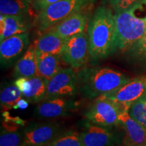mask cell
<instances>
[{"label": "cell", "mask_w": 146, "mask_h": 146, "mask_svg": "<svg viewBox=\"0 0 146 146\" xmlns=\"http://www.w3.org/2000/svg\"><path fill=\"white\" fill-rule=\"evenodd\" d=\"M87 33L93 60L105 59L116 50L114 14L108 7L102 5L94 10Z\"/></svg>", "instance_id": "obj_1"}, {"label": "cell", "mask_w": 146, "mask_h": 146, "mask_svg": "<svg viewBox=\"0 0 146 146\" xmlns=\"http://www.w3.org/2000/svg\"><path fill=\"white\" fill-rule=\"evenodd\" d=\"M77 74L78 90L83 98L94 99L127 84L130 78L112 68H82Z\"/></svg>", "instance_id": "obj_2"}, {"label": "cell", "mask_w": 146, "mask_h": 146, "mask_svg": "<svg viewBox=\"0 0 146 146\" xmlns=\"http://www.w3.org/2000/svg\"><path fill=\"white\" fill-rule=\"evenodd\" d=\"M116 49L127 52L146 33V0L114 13Z\"/></svg>", "instance_id": "obj_3"}, {"label": "cell", "mask_w": 146, "mask_h": 146, "mask_svg": "<svg viewBox=\"0 0 146 146\" xmlns=\"http://www.w3.org/2000/svg\"><path fill=\"white\" fill-rule=\"evenodd\" d=\"M92 4L91 0H60L38 12L34 25L42 33L71 14Z\"/></svg>", "instance_id": "obj_4"}, {"label": "cell", "mask_w": 146, "mask_h": 146, "mask_svg": "<svg viewBox=\"0 0 146 146\" xmlns=\"http://www.w3.org/2000/svg\"><path fill=\"white\" fill-rule=\"evenodd\" d=\"M120 110L118 106L104 96L96 98L85 116L89 122L102 127H110L120 125Z\"/></svg>", "instance_id": "obj_5"}, {"label": "cell", "mask_w": 146, "mask_h": 146, "mask_svg": "<svg viewBox=\"0 0 146 146\" xmlns=\"http://www.w3.org/2000/svg\"><path fill=\"white\" fill-rule=\"evenodd\" d=\"M89 56L88 35L83 32L66 40L61 59L71 68L78 69L85 66Z\"/></svg>", "instance_id": "obj_6"}, {"label": "cell", "mask_w": 146, "mask_h": 146, "mask_svg": "<svg viewBox=\"0 0 146 146\" xmlns=\"http://www.w3.org/2000/svg\"><path fill=\"white\" fill-rule=\"evenodd\" d=\"M146 93V79L143 77L135 78L116 90L104 94L116 104L120 112H129L131 105Z\"/></svg>", "instance_id": "obj_7"}, {"label": "cell", "mask_w": 146, "mask_h": 146, "mask_svg": "<svg viewBox=\"0 0 146 146\" xmlns=\"http://www.w3.org/2000/svg\"><path fill=\"white\" fill-rule=\"evenodd\" d=\"M77 91L76 73L72 68H62L47 81V94L44 100L58 97H72L75 96Z\"/></svg>", "instance_id": "obj_8"}, {"label": "cell", "mask_w": 146, "mask_h": 146, "mask_svg": "<svg viewBox=\"0 0 146 146\" xmlns=\"http://www.w3.org/2000/svg\"><path fill=\"white\" fill-rule=\"evenodd\" d=\"M61 133V127L56 123L31 124L23 132V146H47Z\"/></svg>", "instance_id": "obj_9"}, {"label": "cell", "mask_w": 146, "mask_h": 146, "mask_svg": "<svg viewBox=\"0 0 146 146\" xmlns=\"http://www.w3.org/2000/svg\"><path fill=\"white\" fill-rule=\"evenodd\" d=\"M91 6L71 14L47 30L52 31L64 39L85 32L91 16Z\"/></svg>", "instance_id": "obj_10"}, {"label": "cell", "mask_w": 146, "mask_h": 146, "mask_svg": "<svg viewBox=\"0 0 146 146\" xmlns=\"http://www.w3.org/2000/svg\"><path fill=\"white\" fill-rule=\"evenodd\" d=\"M28 33L16 35L1 41L0 62L3 68L10 66L21 58L29 47Z\"/></svg>", "instance_id": "obj_11"}, {"label": "cell", "mask_w": 146, "mask_h": 146, "mask_svg": "<svg viewBox=\"0 0 146 146\" xmlns=\"http://www.w3.org/2000/svg\"><path fill=\"white\" fill-rule=\"evenodd\" d=\"M80 136L84 146H114L119 142L117 135L110 128L90 122L85 125V130L80 133Z\"/></svg>", "instance_id": "obj_12"}, {"label": "cell", "mask_w": 146, "mask_h": 146, "mask_svg": "<svg viewBox=\"0 0 146 146\" xmlns=\"http://www.w3.org/2000/svg\"><path fill=\"white\" fill-rule=\"evenodd\" d=\"M47 80L39 76L32 78L19 77L14 84L23 94V98L29 103H39L45 100L47 94Z\"/></svg>", "instance_id": "obj_13"}, {"label": "cell", "mask_w": 146, "mask_h": 146, "mask_svg": "<svg viewBox=\"0 0 146 146\" xmlns=\"http://www.w3.org/2000/svg\"><path fill=\"white\" fill-rule=\"evenodd\" d=\"M120 123L125 130L124 146H145L146 129L133 119L128 112H120Z\"/></svg>", "instance_id": "obj_14"}, {"label": "cell", "mask_w": 146, "mask_h": 146, "mask_svg": "<svg viewBox=\"0 0 146 146\" xmlns=\"http://www.w3.org/2000/svg\"><path fill=\"white\" fill-rule=\"evenodd\" d=\"M74 108L75 104L72 100L58 97L41 102L35 108V114L40 118H53L65 116Z\"/></svg>", "instance_id": "obj_15"}, {"label": "cell", "mask_w": 146, "mask_h": 146, "mask_svg": "<svg viewBox=\"0 0 146 146\" xmlns=\"http://www.w3.org/2000/svg\"><path fill=\"white\" fill-rule=\"evenodd\" d=\"M30 28L29 16L0 15V42L10 36L28 33Z\"/></svg>", "instance_id": "obj_16"}, {"label": "cell", "mask_w": 146, "mask_h": 146, "mask_svg": "<svg viewBox=\"0 0 146 146\" xmlns=\"http://www.w3.org/2000/svg\"><path fill=\"white\" fill-rule=\"evenodd\" d=\"M66 40L60 37L52 31H45L35 41L36 53L51 54L61 56Z\"/></svg>", "instance_id": "obj_17"}, {"label": "cell", "mask_w": 146, "mask_h": 146, "mask_svg": "<svg viewBox=\"0 0 146 146\" xmlns=\"http://www.w3.org/2000/svg\"><path fill=\"white\" fill-rule=\"evenodd\" d=\"M36 54L35 41L29 45L26 52L16 62L14 76L15 78H32L36 76Z\"/></svg>", "instance_id": "obj_18"}, {"label": "cell", "mask_w": 146, "mask_h": 146, "mask_svg": "<svg viewBox=\"0 0 146 146\" xmlns=\"http://www.w3.org/2000/svg\"><path fill=\"white\" fill-rule=\"evenodd\" d=\"M61 60V56L58 55L36 54V76L50 80L62 69Z\"/></svg>", "instance_id": "obj_19"}, {"label": "cell", "mask_w": 146, "mask_h": 146, "mask_svg": "<svg viewBox=\"0 0 146 146\" xmlns=\"http://www.w3.org/2000/svg\"><path fill=\"white\" fill-rule=\"evenodd\" d=\"M31 5L25 0H0V15L29 17Z\"/></svg>", "instance_id": "obj_20"}, {"label": "cell", "mask_w": 146, "mask_h": 146, "mask_svg": "<svg viewBox=\"0 0 146 146\" xmlns=\"http://www.w3.org/2000/svg\"><path fill=\"white\" fill-rule=\"evenodd\" d=\"M22 98L23 94L15 84L8 85L1 91V106L4 110H8L13 108L17 102Z\"/></svg>", "instance_id": "obj_21"}, {"label": "cell", "mask_w": 146, "mask_h": 146, "mask_svg": "<svg viewBox=\"0 0 146 146\" xmlns=\"http://www.w3.org/2000/svg\"><path fill=\"white\" fill-rule=\"evenodd\" d=\"M47 146H84L80 133L73 131L61 133Z\"/></svg>", "instance_id": "obj_22"}, {"label": "cell", "mask_w": 146, "mask_h": 146, "mask_svg": "<svg viewBox=\"0 0 146 146\" xmlns=\"http://www.w3.org/2000/svg\"><path fill=\"white\" fill-rule=\"evenodd\" d=\"M128 112L133 119L146 129V93L131 105Z\"/></svg>", "instance_id": "obj_23"}, {"label": "cell", "mask_w": 146, "mask_h": 146, "mask_svg": "<svg viewBox=\"0 0 146 146\" xmlns=\"http://www.w3.org/2000/svg\"><path fill=\"white\" fill-rule=\"evenodd\" d=\"M23 133L16 131H7L3 129L0 135V146H23Z\"/></svg>", "instance_id": "obj_24"}, {"label": "cell", "mask_w": 146, "mask_h": 146, "mask_svg": "<svg viewBox=\"0 0 146 146\" xmlns=\"http://www.w3.org/2000/svg\"><path fill=\"white\" fill-rule=\"evenodd\" d=\"M131 57L146 62V33L127 51Z\"/></svg>", "instance_id": "obj_25"}, {"label": "cell", "mask_w": 146, "mask_h": 146, "mask_svg": "<svg viewBox=\"0 0 146 146\" xmlns=\"http://www.w3.org/2000/svg\"><path fill=\"white\" fill-rule=\"evenodd\" d=\"M4 120L2 123L3 129L7 131H16L21 126L25 125V121L19 117H12L8 112H5L2 114Z\"/></svg>", "instance_id": "obj_26"}, {"label": "cell", "mask_w": 146, "mask_h": 146, "mask_svg": "<svg viewBox=\"0 0 146 146\" xmlns=\"http://www.w3.org/2000/svg\"><path fill=\"white\" fill-rule=\"evenodd\" d=\"M141 0H108V2L114 13L127 10Z\"/></svg>", "instance_id": "obj_27"}, {"label": "cell", "mask_w": 146, "mask_h": 146, "mask_svg": "<svg viewBox=\"0 0 146 146\" xmlns=\"http://www.w3.org/2000/svg\"><path fill=\"white\" fill-rule=\"evenodd\" d=\"M58 1H60V0H35L32 6L34 10L36 11L38 13L48 5L55 2H57Z\"/></svg>", "instance_id": "obj_28"}, {"label": "cell", "mask_w": 146, "mask_h": 146, "mask_svg": "<svg viewBox=\"0 0 146 146\" xmlns=\"http://www.w3.org/2000/svg\"><path fill=\"white\" fill-rule=\"evenodd\" d=\"M29 102L27 101V100H25V98H22L21 100H19L17 102V103L16 104V105L14 106L13 108L14 110H25L27 109L29 106Z\"/></svg>", "instance_id": "obj_29"}, {"label": "cell", "mask_w": 146, "mask_h": 146, "mask_svg": "<svg viewBox=\"0 0 146 146\" xmlns=\"http://www.w3.org/2000/svg\"><path fill=\"white\" fill-rule=\"evenodd\" d=\"M25 1H27V2H28L29 3H30V4L32 5L33 3V2H34L35 0H25Z\"/></svg>", "instance_id": "obj_30"}, {"label": "cell", "mask_w": 146, "mask_h": 146, "mask_svg": "<svg viewBox=\"0 0 146 146\" xmlns=\"http://www.w3.org/2000/svg\"><path fill=\"white\" fill-rule=\"evenodd\" d=\"M97 1V0H91V2H92L93 3H94V2H95V1Z\"/></svg>", "instance_id": "obj_31"}, {"label": "cell", "mask_w": 146, "mask_h": 146, "mask_svg": "<svg viewBox=\"0 0 146 146\" xmlns=\"http://www.w3.org/2000/svg\"><path fill=\"white\" fill-rule=\"evenodd\" d=\"M145 79H146V76H145Z\"/></svg>", "instance_id": "obj_32"}, {"label": "cell", "mask_w": 146, "mask_h": 146, "mask_svg": "<svg viewBox=\"0 0 146 146\" xmlns=\"http://www.w3.org/2000/svg\"><path fill=\"white\" fill-rule=\"evenodd\" d=\"M145 146H146V145H145Z\"/></svg>", "instance_id": "obj_33"}]
</instances>
